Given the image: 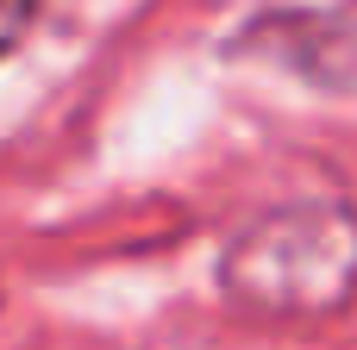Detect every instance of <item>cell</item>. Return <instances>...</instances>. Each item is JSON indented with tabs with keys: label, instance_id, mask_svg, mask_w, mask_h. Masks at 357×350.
Listing matches in <instances>:
<instances>
[{
	"label": "cell",
	"instance_id": "cell-1",
	"mask_svg": "<svg viewBox=\"0 0 357 350\" xmlns=\"http://www.w3.org/2000/svg\"><path fill=\"white\" fill-rule=\"evenodd\" d=\"M220 288L264 319H320L357 294V213L345 200H295L251 219L226 257Z\"/></svg>",
	"mask_w": 357,
	"mask_h": 350
},
{
	"label": "cell",
	"instance_id": "cell-2",
	"mask_svg": "<svg viewBox=\"0 0 357 350\" xmlns=\"http://www.w3.org/2000/svg\"><path fill=\"white\" fill-rule=\"evenodd\" d=\"M31 19H38V0H0V56L31 31Z\"/></svg>",
	"mask_w": 357,
	"mask_h": 350
}]
</instances>
